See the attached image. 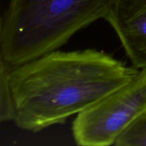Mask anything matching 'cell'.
I'll return each instance as SVG.
<instances>
[{
    "label": "cell",
    "instance_id": "cell-3",
    "mask_svg": "<svg viewBox=\"0 0 146 146\" xmlns=\"http://www.w3.org/2000/svg\"><path fill=\"white\" fill-rule=\"evenodd\" d=\"M146 113V71L76 115L72 124L78 145H114L135 120Z\"/></svg>",
    "mask_w": 146,
    "mask_h": 146
},
{
    "label": "cell",
    "instance_id": "cell-6",
    "mask_svg": "<svg viewBox=\"0 0 146 146\" xmlns=\"http://www.w3.org/2000/svg\"><path fill=\"white\" fill-rule=\"evenodd\" d=\"M117 146H146V113L138 117L118 137Z\"/></svg>",
    "mask_w": 146,
    "mask_h": 146
},
{
    "label": "cell",
    "instance_id": "cell-1",
    "mask_svg": "<svg viewBox=\"0 0 146 146\" xmlns=\"http://www.w3.org/2000/svg\"><path fill=\"white\" fill-rule=\"evenodd\" d=\"M141 71L92 48L51 51L11 68L14 121L33 133L62 124L129 84Z\"/></svg>",
    "mask_w": 146,
    "mask_h": 146
},
{
    "label": "cell",
    "instance_id": "cell-2",
    "mask_svg": "<svg viewBox=\"0 0 146 146\" xmlns=\"http://www.w3.org/2000/svg\"><path fill=\"white\" fill-rule=\"evenodd\" d=\"M111 0H10L1 18L0 55L11 68L65 45L104 19Z\"/></svg>",
    "mask_w": 146,
    "mask_h": 146
},
{
    "label": "cell",
    "instance_id": "cell-5",
    "mask_svg": "<svg viewBox=\"0 0 146 146\" xmlns=\"http://www.w3.org/2000/svg\"><path fill=\"white\" fill-rule=\"evenodd\" d=\"M11 67L0 60V120L14 121L15 117L14 97L10 83Z\"/></svg>",
    "mask_w": 146,
    "mask_h": 146
},
{
    "label": "cell",
    "instance_id": "cell-4",
    "mask_svg": "<svg viewBox=\"0 0 146 146\" xmlns=\"http://www.w3.org/2000/svg\"><path fill=\"white\" fill-rule=\"evenodd\" d=\"M104 19L115 31L133 66L146 71V0H111Z\"/></svg>",
    "mask_w": 146,
    "mask_h": 146
}]
</instances>
